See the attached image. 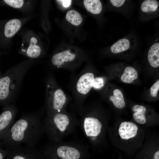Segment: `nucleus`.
<instances>
[{
    "label": "nucleus",
    "instance_id": "nucleus-20",
    "mask_svg": "<svg viewBox=\"0 0 159 159\" xmlns=\"http://www.w3.org/2000/svg\"><path fill=\"white\" fill-rule=\"evenodd\" d=\"M146 111V110H143L134 112L133 114V116L135 120L140 124H145L146 121L145 115Z\"/></svg>",
    "mask_w": 159,
    "mask_h": 159
},
{
    "label": "nucleus",
    "instance_id": "nucleus-9",
    "mask_svg": "<svg viewBox=\"0 0 159 159\" xmlns=\"http://www.w3.org/2000/svg\"><path fill=\"white\" fill-rule=\"evenodd\" d=\"M138 129L137 126L132 122H123L120 125L119 134L122 139L127 140L136 136Z\"/></svg>",
    "mask_w": 159,
    "mask_h": 159
},
{
    "label": "nucleus",
    "instance_id": "nucleus-24",
    "mask_svg": "<svg viewBox=\"0 0 159 159\" xmlns=\"http://www.w3.org/2000/svg\"><path fill=\"white\" fill-rule=\"evenodd\" d=\"M125 1V0H110V2L114 6L116 7H120L122 6Z\"/></svg>",
    "mask_w": 159,
    "mask_h": 159
},
{
    "label": "nucleus",
    "instance_id": "nucleus-8",
    "mask_svg": "<svg viewBox=\"0 0 159 159\" xmlns=\"http://www.w3.org/2000/svg\"><path fill=\"white\" fill-rule=\"evenodd\" d=\"M94 74L92 72H86L79 79L76 84V89L80 94H87L92 87L94 79Z\"/></svg>",
    "mask_w": 159,
    "mask_h": 159
},
{
    "label": "nucleus",
    "instance_id": "nucleus-19",
    "mask_svg": "<svg viewBox=\"0 0 159 159\" xmlns=\"http://www.w3.org/2000/svg\"><path fill=\"white\" fill-rule=\"evenodd\" d=\"M159 6L158 1L155 0H146L144 1L141 6V11L144 12L155 11Z\"/></svg>",
    "mask_w": 159,
    "mask_h": 159
},
{
    "label": "nucleus",
    "instance_id": "nucleus-25",
    "mask_svg": "<svg viewBox=\"0 0 159 159\" xmlns=\"http://www.w3.org/2000/svg\"><path fill=\"white\" fill-rule=\"evenodd\" d=\"M132 110L134 112L143 110H146V108L145 106L138 105H135L133 106L132 108Z\"/></svg>",
    "mask_w": 159,
    "mask_h": 159
},
{
    "label": "nucleus",
    "instance_id": "nucleus-10",
    "mask_svg": "<svg viewBox=\"0 0 159 159\" xmlns=\"http://www.w3.org/2000/svg\"><path fill=\"white\" fill-rule=\"evenodd\" d=\"M75 57V54L71 53L70 50H66L54 54L52 58V62L53 65L58 67L65 62L73 61Z\"/></svg>",
    "mask_w": 159,
    "mask_h": 159
},
{
    "label": "nucleus",
    "instance_id": "nucleus-22",
    "mask_svg": "<svg viewBox=\"0 0 159 159\" xmlns=\"http://www.w3.org/2000/svg\"><path fill=\"white\" fill-rule=\"evenodd\" d=\"M105 84V80L101 77H97L94 78L92 87L97 89L102 88Z\"/></svg>",
    "mask_w": 159,
    "mask_h": 159
},
{
    "label": "nucleus",
    "instance_id": "nucleus-29",
    "mask_svg": "<svg viewBox=\"0 0 159 159\" xmlns=\"http://www.w3.org/2000/svg\"><path fill=\"white\" fill-rule=\"evenodd\" d=\"M154 159H159V150L157 151L154 154Z\"/></svg>",
    "mask_w": 159,
    "mask_h": 159
},
{
    "label": "nucleus",
    "instance_id": "nucleus-27",
    "mask_svg": "<svg viewBox=\"0 0 159 159\" xmlns=\"http://www.w3.org/2000/svg\"><path fill=\"white\" fill-rule=\"evenodd\" d=\"M13 146L14 149H15L16 152L17 153V154H15L13 157H12L11 159H26V157L23 156L22 155H21L20 154H18L17 152H16L14 146Z\"/></svg>",
    "mask_w": 159,
    "mask_h": 159
},
{
    "label": "nucleus",
    "instance_id": "nucleus-17",
    "mask_svg": "<svg viewBox=\"0 0 159 159\" xmlns=\"http://www.w3.org/2000/svg\"><path fill=\"white\" fill-rule=\"evenodd\" d=\"M113 95L110 97L109 99L115 106L120 109L124 107L125 102L122 91L119 89H115L113 91Z\"/></svg>",
    "mask_w": 159,
    "mask_h": 159
},
{
    "label": "nucleus",
    "instance_id": "nucleus-12",
    "mask_svg": "<svg viewBox=\"0 0 159 159\" xmlns=\"http://www.w3.org/2000/svg\"><path fill=\"white\" fill-rule=\"evenodd\" d=\"M148 58L150 65L154 67L159 66V44L156 43L150 47L148 53Z\"/></svg>",
    "mask_w": 159,
    "mask_h": 159
},
{
    "label": "nucleus",
    "instance_id": "nucleus-3",
    "mask_svg": "<svg viewBox=\"0 0 159 159\" xmlns=\"http://www.w3.org/2000/svg\"><path fill=\"white\" fill-rule=\"evenodd\" d=\"M30 65L25 64L13 67L0 79V101L5 106L15 102Z\"/></svg>",
    "mask_w": 159,
    "mask_h": 159
},
{
    "label": "nucleus",
    "instance_id": "nucleus-21",
    "mask_svg": "<svg viewBox=\"0 0 159 159\" xmlns=\"http://www.w3.org/2000/svg\"><path fill=\"white\" fill-rule=\"evenodd\" d=\"M4 1L7 4L15 8L21 7L24 2L22 0H4Z\"/></svg>",
    "mask_w": 159,
    "mask_h": 159
},
{
    "label": "nucleus",
    "instance_id": "nucleus-6",
    "mask_svg": "<svg viewBox=\"0 0 159 159\" xmlns=\"http://www.w3.org/2000/svg\"><path fill=\"white\" fill-rule=\"evenodd\" d=\"M79 124L84 135L91 141L96 140L102 132V124L100 120L87 113L79 121Z\"/></svg>",
    "mask_w": 159,
    "mask_h": 159
},
{
    "label": "nucleus",
    "instance_id": "nucleus-14",
    "mask_svg": "<svg viewBox=\"0 0 159 159\" xmlns=\"http://www.w3.org/2000/svg\"><path fill=\"white\" fill-rule=\"evenodd\" d=\"M138 74L136 70L131 67H126L121 77V80L123 82L131 83L138 78Z\"/></svg>",
    "mask_w": 159,
    "mask_h": 159
},
{
    "label": "nucleus",
    "instance_id": "nucleus-18",
    "mask_svg": "<svg viewBox=\"0 0 159 159\" xmlns=\"http://www.w3.org/2000/svg\"><path fill=\"white\" fill-rule=\"evenodd\" d=\"M66 18L68 21L75 26L80 25L82 21L80 14L76 11L74 10L68 11L66 14Z\"/></svg>",
    "mask_w": 159,
    "mask_h": 159
},
{
    "label": "nucleus",
    "instance_id": "nucleus-15",
    "mask_svg": "<svg viewBox=\"0 0 159 159\" xmlns=\"http://www.w3.org/2000/svg\"><path fill=\"white\" fill-rule=\"evenodd\" d=\"M83 3L87 10L92 14H99L102 10V4L100 0H85Z\"/></svg>",
    "mask_w": 159,
    "mask_h": 159
},
{
    "label": "nucleus",
    "instance_id": "nucleus-2",
    "mask_svg": "<svg viewBox=\"0 0 159 159\" xmlns=\"http://www.w3.org/2000/svg\"><path fill=\"white\" fill-rule=\"evenodd\" d=\"M43 123L50 141L58 142L74 131L79 121L74 115L65 111L46 116Z\"/></svg>",
    "mask_w": 159,
    "mask_h": 159
},
{
    "label": "nucleus",
    "instance_id": "nucleus-1",
    "mask_svg": "<svg viewBox=\"0 0 159 159\" xmlns=\"http://www.w3.org/2000/svg\"><path fill=\"white\" fill-rule=\"evenodd\" d=\"M44 133L41 115L36 112L21 117L14 123L0 142V146L5 147L26 144L32 148Z\"/></svg>",
    "mask_w": 159,
    "mask_h": 159
},
{
    "label": "nucleus",
    "instance_id": "nucleus-5",
    "mask_svg": "<svg viewBox=\"0 0 159 159\" xmlns=\"http://www.w3.org/2000/svg\"><path fill=\"white\" fill-rule=\"evenodd\" d=\"M86 145L76 142L50 141L44 146L45 148L55 152L61 159H80V150Z\"/></svg>",
    "mask_w": 159,
    "mask_h": 159
},
{
    "label": "nucleus",
    "instance_id": "nucleus-23",
    "mask_svg": "<svg viewBox=\"0 0 159 159\" xmlns=\"http://www.w3.org/2000/svg\"><path fill=\"white\" fill-rule=\"evenodd\" d=\"M159 90V80H158L150 88V92L153 97H156L157 95Z\"/></svg>",
    "mask_w": 159,
    "mask_h": 159
},
{
    "label": "nucleus",
    "instance_id": "nucleus-7",
    "mask_svg": "<svg viewBox=\"0 0 159 159\" xmlns=\"http://www.w3.org/2000/svg\"><path fill=\"white\" fill-rule=\"evenodd\" d=\"M17 112L15 102L5 106L3 112L0 115V141L14 123Z\"/></svg>",
    "mask_w": 159,
    "mask_h": 159
},
{
    "label": "nucleus",
    "instance_id": "nucleus-11",
    "mask_svg": "<svg viewBox=\"0 0 159 159\" xmlns=\"http://www.w3.org/2000/svg\"><path fill=\"white\" fill-rule=\"evenodd\" d=\"M21 25L20 20L17 19H13L9 21L5 24L4 33L7 38L13 37L19 30Z\"/></svg>",
    "mask_w": 159,
    "mask_h": 159
},
{
    "label": "nucleus",
    "instance_id": "nucleus-13",
    "mask_svg": "<svg viewBox=\"0 0 159 159\" xmlns=\"http://www.w3.org/2000/svg\"><path fill=\"white\" fill-rule=\"evenodd\" d=\"M37 39L32 37L30 40V44L26 51V54L29 57L35 58L41 54V50L40 47L36 44Z\"/></svg>",
    "mask_w": 159,
    "mask_h": 159
},
{
    "label": "nucleus",
    "instance_id": "nucleus-28",
    "mask_svg": "<svg viewBox=\"0 0 159 159\" xmlns=\"http://www.w3.org/2000/svg\"><path fill=\"white\" fill-rule=\"evenodd\" d=\"M4 151H5L3 150L0 147V159H4Z\"/></svg>",
    "mask_w": 159,
    "mask_h": 159
},
{
    "label": "nucleus",
    "instance_id": "nucleus-4",
    "mask_svg": "<svg viewBox=\"0 0 159 159\" xmlns=\"http://www.w3.org/2000/svg\"><path fill=\"white\" fill-rule=\"evenodd\" d=\"M45 101L46 116L65 111L68 103L64 91L52 77H50L47 82Z\"/></svg>",
    "mask_w": 159,
    "mask_h": 159
},
{
    "label": "nucleus",
    "instance_id": "nucleus-26",
    "mask_svg": "<svg viewBox=\"0 0 159 159\" xmlns=\"http://www.w3.org/2000/svg\"><path fill=\"white\" fill-rule=\"evenodd\" d=\"M58 1L61 2L63 6L66 8L68 7L70 5L72 1L71 0H59Z\"/></svg>",
    "mask_w": 159,
    "mask_h": 159
},
{
    "label": "nucleus",
    "instance_id": "nucleus-16",
    "mask_svg": "<svg viewBox=\"0 0 159 159\" xmlns=\"http://www.w3.org/2000/svg\"><path fill=\"white\" fill-rule=\"evenodd\" d=\"M130 45V42L128 39H121L112 45L110 50L113 53H118L127 50L129 48Z\"/></svg>",
    "mask_w": 159,
    "mask_h": 159
}]
</instances>
